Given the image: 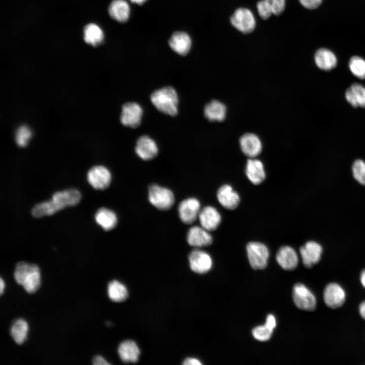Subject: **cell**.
Returning <instances> with one entry per match:
<instances>
[{"label": "cell", "mask_w": 365, "mask_h": 365, "mask_svg": "<svg viewBox=\"0 0 365 365\" xmlns=\"http://www.w3.org/2000/svg\"><path fill=\"white\" fill-rule=\"evenodd\" d=\"M108 13L114 20L120 22H125L129 18L130 9L126 1L114 0L109 6Z\"/></svg>", "instance_id": "23"}, {"label": "cell", "mask_w": 365, "mask_h": 365, "mask_svg": "<svg viewBox=\"0 0 365 365\" xmlns=\"http://www.w3.org/2000/svg\"><path fill=\"white\" fill-rule=\"evenodd\" d=\"M225 105L218 100H212L207 104L204 110L205 117L211 121H222L226 117Z\"/></svg>", "instance_id": "27"}, {"label": "cell", "mask_w": 365, "mask_h": 365, "mask_svg": "<svg viewBox=\"0 0 365 365\" xmlns=\"http://www.w3.org/2000/svg\"><path fill=\"white\" fill-rule=\"evenodd\" d=\"M245 173L250 182L256 185L261 184L266 178L263 163L254 158L247 160Z\"/></svg>", "instance_id": "20"}, {"label": "cell", "mask_w": 365, "mask_h": 365, "mask_svg": "<svg viewBox=\"0 0 365 365\" xmlns=\"http://www.w3.org/2000/svg\"><path fill=\"white\" fill-rule=\"evenodd\" d=\"M316 65L321 69L329 70L336 67L337 63L336 56L330 50L326 48L319 49L314 55Z\"/></svg>", "instance_id": "24"}, {"label": "cell", "mask_w": 365, "mask_h": 365, "mask_svg": "<svg viewBox=\"0 0 365 365\" xmlns=\"http://www.w3.org/2000/svg\"><path fill=\"white\" fill-rule=\"evenodd\" d=\"M92 363L94 365L110 364L102 356L100 355H97L93 358Z\"/></svg>", "instance_id": "39"}, {"label": "cell", "mask_w": 365, "mask_h": 365, "mask_svg": "<svg viewBox=\"0 0 365 365\" xmlns=\"http://www.w3.org/2000/svg\"><path fill=\"white\" fill-rule=\"evenodd\" d=\"M200 206V202L195 198H189L181 201L178 207L181 221L186 224L193 223L198 217Z\"/></svg>", "instance_id": "8"}, {"label": "cell", "mask_w": 365, "mask_h": 365, "mask_svg": "<svg viewBox=\"0 0 365 365\" xmlns=\"http://www.w3.org/2000/svg\"><path fill=\"white\" fill-rule=\"evenodd\" d=\"M265 324L271 330H274L276 326V320L274 316L272 314H269L267 316Z\"/></svg>", "instance_id": "38"}, {"label": "cell", "mask_w": 365, "mask_h": 365, "mask_svg": "<svg viewBox=\"0 0 365 365\" xmlns=\"http://www.w3.org/2000/svg\"><path fill=\"white\" fill-rule=\"evenodd\" d=\"M95 220L105 231L114 229L117 224V217L112 210L106 208H100L96 212Z\"/></svg>", "instance_id": "26"}, {"label": "cell", "mask_w": 365, "mask_h": 365, "mask_svg": "<svg viewBox=\"0 0 365 365\" xmlns=\"http://www.w3.org/2000/svg\"><path fill=\"white\" fill-rule=\"evenodd\" d=\"M107 294L109 298L116 302L124 301L128 296V290L125 285L115 280L108 283Z\"/></svg>", "instance_id": "29"}, {"label": "cell", "mask_w": 365, "mask_h": 365, "mask_svg": "<svg viewBox=\"0 0 365 365\" xmlns=\"http://www.w3.org/2000/svg\"><path fill=\"white\" fill-rule=\"evenodd\" d=\"M192 41L189 35L182 31H176L172 34L169 40L170 48L180 55H186L191 47Z\"/></svg>", "instance_id": "21"}, {"label": "cell", "mask_w": 365, "mask_h": 365, "mask_svg": "<svg viewBox=\"0 0 365 365\" xmlns=\"http://www.w3.org/2000/svg\"><path fill=\"white\" fill-rule=\"evenodd\" d=\"M182 364L184 365H201L202 363L196 358L188 357L184 360Z\"/></svg>", "instance_id": "40"}, {"label": "cell", "mask_w": 365, "mask_h": 365, "mask_svg": "<svg viewBox=\"0 0 365 365\" xmlns=\"http://www.w3.org/2000/svg\"><path fill=\"white\" fill-rule=\"evenodd\" d=\"M14 277L17 283L21 285L29 294L35 293L40 286V271L35 264L25 262L17 263Z\"/></svg>", "instance_id": "2"}, {"label": "cell", "mask_w": 365, "mask_h": 365, "mask_svg": "<svg viewBox=\"0 0 365 365\" xmlns=\"http://www.w3.org/2000/svg\"><path fill=\"white\" fill-rule=\"evenodd\" d=\"M345 291L338 283H329L324 289V301L331 308L336 309L342 306L345 302Z\"/></svg>", "instance_id": "12"}, {"label": "cell", "mask_w": 365, "mask_h": 365, "mask_svg": "<svg viewBox=\"0 0 365 365\" xmlns=\"http://www.w3.org/2000/svg\"><path fill=\"white\" fill-rule=\"evenodd\" d=\"M135 150L137 155L144 160L154 158L158 152L155 141L147 135L142 136L137 139Z\"/></svg>", "instance_id": "16"}, {"label": "cell", "mask_w": 365, "mask_h": 365, "mask_svg": "<svg viewBox=\"0 0 365 365\" xmlns=\"http://www.w3.org/2000/svg\"><path fill=\"white\" fill-rule=\"evenodd\" d=\"M189 261L191 270L199 274L208 272L212 266V261L210 255L199 249H195L190 253Z\"/></svg>", "instance_id": "11"}, {"label": "cell", "mask_w": 365, "mask_h": 365, "mask_svg": "<svg viewBox=\"0 0 365 365\" xmlns=\"http://www.w3.org/2000/svg\"><path fill=\"white\" fill-rule=\"evenodd\" d=\"M260 16L264 20L268 19L273 14L272 9L266 0H261L257 4Z\"/></svg>", "instance_id": "35"}, {"label": "cell", "mask_w": 365, "mask_h": 365, "mask_svg": "<svg viewBox=\"0 0 365 365\" xmlns=\"http://www.w3.org/2000/svg\"><path fill=\"white\" fill-rule=\"evenodd\" d=\"M277 262L283 269H295L298 264V257L295 249L289 246L279 248L276 256Z\"/></svg>", "instance_id": "19"}, {"label": "cell", "mask_w": 365, "mask_h": 365, "mask_svg": "<svg viewBox=\"0 0 365 365\" xmlns=\"http://www.w3.org/2000/svg\"><path fill=\"white\" fill-rule=\"evenodd\" d=\"M87 180L95 189L103 190L107 188L111 181L110 171L103 166H95L88 172Z\"/></svg>", "instance_id": "10"}, {"label": "cell", "mask_w": 365, "mask_h": 365, "mask_svg": "<svg viewBox=\"0 0 365 365\" xmlns=\"http://www.w3.org/2000/svg\"><path fill=\"white\" fill-rule=\"evenodd\" d=\"M103 39V32L98 25L90 23L85 26L84 39L87 43L96 47L102 43Z\"/></svg>", "instance_id": "28"}, {"label": "cell", "mask_w": 365, "mask_h": 365, "mask_svg": "<svg viewBox=\"0 0 365 365\" xmlns=\"http://www.w3.org/2000/svg\"><path fill=\"white\" fill-rule=\"evenodd\" d=\"M81 199V194L76 189L56 192L52 195L51 200L36 204L31 210V214L37 218L51 215L66 207L77 205Z\"/></svg>", "instance_id": "1"}, {"label": "cell", "mask_w": 365, "mask_h": 365, "mask_svg": "<svg viewBox=\"0 0 365 365\" xmlns=\"http://www.w3.org/2000/svg\"><path fill=\"white\" fill-rule=\"evenodd\" d=\"M216 196L221 205L229 210L236 208L240 203V197L229 185L222 186L217 191Z\"/></svg>", "instance_id": "15"}, {"label": "cell", "mask_w": 365, "mask_h": 365, "mask_svg": "<svg viewBox=\"0 0 365 365\" xmlns=\"http://www.w3.org/2000/svg\"><path fill=\"white\" fill-rule=\"evenodd\" d=\"M132 3L138 5L143 4L147 0H130Z\"/></svg>", "instance_id": "44"}, {"label": "cell", "mask_w": 365, "mask_h": 365, "mask_svg": "<svg viewBox=\"0 0 365 365\" xmlns=\"http://www.w3.org/2000/svg\"><path fill=\"white\" fill-rule=\"evenodd\" d=\"M300 252L303 265L311 268L320 261L322 248L319 243L311 241L301 247Z\"/></svg>", "instance_id": "13"}, {"label": "cell", "mask_w": 365, "mask_h": 365, "mask_svg": "<svg viewBox=\"0 0 365 365\" xmlns=\"http://www.w3.org/2000/svg\"><path fill=\"white\" fill-rule=\"evenodd\" d=\"M31 136L30 129L26 126H21L16 131L15 136L16 143L20 147H25L27 144Z\"/></svg>", "instance_id": "34"}, {"label": "cell", "mask_w": 365, "mask_h": 365, "mask_svg": "<svg viewBox=\"0 0 365 365\" xmlns=\"http://www.w3.org/2000/svg\"><path fill=\"white\" fill-rule=\"evenodd\" d=\"M301 5L308 9L317 8L321 3L322 0H299Z\"/></svg>", "instance_id": "37"}, {"label": "cell", "mask_w": 365, "mask_h": 365, "mask_svg": "<svg viewBox=\"0 0 365 365\" xmlns=\"http://www.w3.org/2000/svg\"><path fill=\"white\" fill-rule=\"evenodd\" d=\"M0 293L1 295H2L3 293V290L5 287V283L2 278H1L0 279Z\"/></svg>", "instance_id": "43"}, {"label": "cell", "mask_w": 365, "mask_h": 365, "mask_svg": "<svg viewBox=\"0 0 365 365\" xmlns=\"http://www.w3.org/2000/svg\"><path fill=\"white\" fill-rule=\"evenodd\" d=\"M28 330L26 321L18 319L13 322L10 329V334L14 341L18 344H22L26 340Z\"/></svg>", "instance_id": "30"}, {"label": "cell", "mask_w": 365, "mask_h": 365, "mask_svg": "<svg viewBox=\"0 0 365 365\" xmlns=\"http://www.w3.org/2000/svg\"><path fill=\"white\" fill-rule=\"evenodd\" d=\"M270 6L273 14L275 15H280L283 13L285 7V0H266Z\"/></svg>", "instance_id": "36"}, {"label": "cell", "mask_w": 365, "mask_h": 365, "mask_svg": "<svg viewBox=\"0 0 365 365\" xmlns=\"http://www.w3.org/2000/svg\"><path fill=\"white\" fill-rule=\"evenodd\" d=\"M230 22L234 28L245 34L253 31L256 25L252 12L245 8L236 9L231 17Z\"/></svg>", "instance_id": "6"}, {"label": "cell", "mask_w": 365, "mask_h": 365, "mask_svg": "<svg viewBox=\"0 0 365 365\" xmlns=\"http://www.w3.org/2000/svg\"><path fill=\"white\" fill-rule=\"evenodd\" d=\"M118 351L121 359L126 363L137 362L140 354L139 348L132 340H125L121 342Z\"/></svg>", "instance_id": "22"}, {"label": "cell", "mask_w": 365, "mask_h": 365, "mask_svg": "<svg viewBox=\"0 0 365 365\" xmlns=\"http://www.w3.org/2000/svg\"><path fill=\"white\" fill-rule=\"evenodd\" d=\"M349 67L356 78L365 79V60L363 58L357 56L352 57L349 62Z\"/></svg>", "instance_id": "31"}, {"label": "cell", "mask_w": 365, "mask_h": 365, "mask_svg": "<svg viewBox=\"0 0 365 365\" xmlns=\"http://www.w3.org/2000/svg\"><path fill=\"white\" fill-rule=\"evenodd\" d=\"M242 152L250 158H254L261 152L262 145L259 137L253 133H245L240 138Z\"/></svg>", "instance_id": "17"}, {"label": "cell", "mask_w": 365, "mask_h": 365, "mask_svg": "<svg viewBox=\"0 0 365 365\" xmlns=\"http://www.w3.org/2000/svg\"><path fill=\"white\" fill-rule=\"evenodd\" d=\"M345 97L354 107H365V87L358 83L352 84L346 91Z\"/></svg>", "instance_id": "25"}, {"label": "cell", "mask_w": 365, "mask_h": 365, "mask_svg": "<svg viewBox=\"0 0 365 365\" xmlns=\"http://www.w3.org/2000/svg\"><path fill=\"white\" fill-rule=\"evenodd\" d=\"M142 109L138 103L127 102L122 106L120 117L121 123L127 127L136 128L140 123Z\"/></svg>", "instance_id": "9"}, {"label": "cell", "mask_w": 365, "mask_h": 365, "mask_svg": "<svg viewBox=\"0 0 365 365\" xmlns=\"http://www.w3.org/2000/svg\"><path fill=\"white\" fill-rule=\"evenodd\" d=\"M360 282L365 288V270H363L360 274Z\"/></svg>", "instance_id": "42"}, {"label": "cell", "mask_w": 365, "mask_h": 365, "mask_svg": "<svg viewBox=\"0 0 365 365\" xmlns=\"http://www.w3.org/2000/svg\"><path fill=\"white\" fill-rule=\"evenodd\" d=\"M359 311L361 316L365 320V301L360 303Z\"/></svg>", "instance_id": "41"}, {"label": "cell", "mask_w": 365, "mask_h": 365, "mask_svg": "<svg viewBox=\"0 0 365 365\" xmlns=\"http://www.w3.org/2000/svg\"><path fill=\"white\" fill-rule=\"evenodd\" d=\"M293 298L299 309L313 311L316 308V300L313 294L303 284H296L293 289Z\"/></svg>", "instance_id": "7"}, {"label": "cell", "mask_w": 365, "mask_h": 365, "mask_svg": "<svg viewBox=\"0 0 365 365\" xmlns=\"http://www.w3.org/2000/svg\"><path fill=\"white\" fill-rule=\"evenodd\" d=\"M148 198L154 206L161 210L170 209L174 202V195L170 190L155 184L150 186Z\"/></svg>", "instance_id": "4"}, {"label": "cell", "mask_w": 365, "mask_h": 365, "mask_svg": "<svg viewBox=\"0 0 365 365\" xmlns=\"http://www.w3.org/2000/svg\"><path fill=\"white\" fill-rule=\"evenodd\" d=\"M208 232L202 227H192L187 234V241L189 244L195 247L210 245L212 242L213 238Z\"/></svg>", "instance_id": "18"}, {"label": "cell", "mask_w": 365, "mask_h": 365, "mask_svg": "<svg viewBox=\"0 0 365 365\" xmlns=\"http://www.w3.org/2000/svg\"><path fill=\"white\" fill-rule=\"evenodd\" d=\"M198 218L202 227L209 232L216 230L221 224L220 213L213 207L208 206L202 209Z\"/></svg>", "instance_id": "14"}, {"label": "cell", "mask_w": 365, "mask_h": 365, "mask_svg": "<svg viewBox=\"0 0 365 365\" xmlns=\"http://www.w3.org/2000/svg\"><path fill=\"white\" fill-rule=\"evenodd\" d=\"M154 106L161 112L174 116L177 114L178 96L175 90L170 86L154 91L151 95Z\"/></svg>", "instance_id": "3"}, {"label": "cell", "mask_w": 365, "mask_h": 365, "mask_svg": "<svg viewBox=\"0 0 365 365\" xmlns=\"http://www.w3.org/2000/svg\"><path fill=\"white\" fill-rule=\"evenodd\" d=\"M246 252L249 264L253 269L262 270L267 267L269 251L265 244L259 242H250L246 245Z\"/></svg>", "instance_id": "5"}, {"label": "cell", "mask_w": 365, "mask_h": 365, "mask_svg": "<svg viewBox=\"0 0 365 365\" xmlns=\"http://www.w3.org/2000/svg\"><path fill=\"white\" fill-rule=\"evenodd\" d=\"M352 170L354 178L365 186V162L361 160H356L353 164Z\"/></svg>", "instance_id": "32"}, {"label": "cell", "mask_w": 365, "mask_h": 365, "mask_svg": "<svg viewBox=\"0 0 365 365\" xmlns=\"http://www.w3.org/2000/svg\"><path fill=\"white\" fill-rule=\"evenodd\" d=\"M273 332V330L264 324L253 328L252 330V334L256 340L260 341H266L271 338Z\"/></svg>", "instance_id": "33"}]
</instances>
